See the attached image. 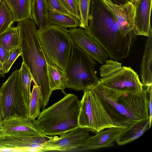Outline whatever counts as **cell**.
<instances>
[{"label": "cell", "mask_w": 152, "mask_h": 152, "mask_svg": "<svg viewBox=\"0 0 152 152\" xmlns=\"http://www.w3.org/2000/svg\"><path fill=\"white\" fill-rule=\"evenodd\" d=\"M41 91L40 87L34 84L31 93L28 107V118L33 121L40 113Z\"/></svg>", "instance_id": "25"}, {"label": "cell", "mask_w": 152, "mask_h": 152, "mask_svg": "<svg viewBox=\"0 0 152 152\" xmlns=\"http://www.w3.org/2000/svg\"><path fill=\"white\" fill-rule=\"evenodd\" d=\"M5 74L3 69L2 63L0 61V77L4 78Z\"/></svg>", "instance_id": "35"}, {"label": "cell", "mask_w": 152, "mask_h": 152, "mask_svg": "<svg viewBox=\"0 0 152 152\" xmlns=\"http://www.w3.org/2000/svg\"><path fill=\"white\" fill-rule=\"evenodd\" d=\"M126 129L113 127L102 130L95 135L89 136L77 149L79 151H88L112 146L117 138Z\"/></svg>", "instance_id": "15"}, {"label": "cell", "mask_w": 152, "mask_h": 152, "mask_svg": "<svg viewBox=\"0 0 152 152\" xmlns=\"http://www.w3.org/2000/svg\"><path fill=\"white\" fill-rule=\"evenodd\" d=\"M149 115L150 129L152 121V86L149 89Z\"/></svg>", "instance_id": "31"}, {"label": "cell", "mask_w": 152, "mask_h": 152, "mask_svg": "<svg viewBox=\"0 0 152 152\" xmlns=\"http://www.w3.org/2000/svg\"><path fill=\"white\" fill-rule=\"evenodd\" d=\"M152 30L146 39L140 67V81L144 86L152 85Z\"/></svg>", "instance_id": "17"}, {"label": "cell", "mask_w": 152, "mask_h": 152, "mask_svg": "<svg viewBox=\"0 0 152 152\" xmlns=\"http://www.w3.org/2000/svg\"><path fill=\"white\" fill-rule=\"evenodd\" d=\"M68 33L75 44L84 50L101 64L109 58L101 46L88 36L82 28H70Z\"/></svg>", "instance_id": "12"}, {"label": "cell", "mask_w": 152, "mask_h": 152, "mask_svg": "<svg viewBox=\"0 0 152 152\" xmlns=\"http://www.w3.org/2000/svg\"><path fill=\"white\" fill-rule=\"evenodd\" d=\"M102 0L123 30L129 34L137 37L134 24L135 8L133 4L129 1L118 5L111 0Z\"/></svg>", "instance_id": "13"}, {"label": "cell", "mask_w": 152, "mask_h": 152, "mask_svg": "<svg viewBox=\"0 0 152 152\" xmlns=\"http://www.w3.org/2000/svg\"><path fill=\"white\" fill-rule=\"evenodd\" d=\"M51 137L1 135L0 145L4 148L20 149L22 152H42L43 145Z\"/></svg>", "instance_id": "14"}, {"label": "cell", "mask_w": 152, "mask_h": 152, "mask_svg": "<svg viewBox=\"0 0 152 152\" xmlns=\"http://www.w3.org/2000/svg\"><path fill=\"white\" fill-rule=\"evenodd\" d=\"M0 132L2 136H49L42 132L34 120L17 115L2 119Z\"/></svg>", "instance_id": "11"}, {"label": "cell", "mask_w": 152, "mask_h": 152, "mask_svg": "<svg viewBox=\"0 0 152 152\" xmlns=\"http://www.w3.org/2000/svg\"><path fill=\"white\" fill-rule=\"evenodd\" d=\"M0 44L8 51L19 46V33L17 27L12 26L0 34Z\"/></svg>", "instance_id": "24"}, {"label": "cell", "mask_w": 152, "mask_h": 152, "mask_svg": "<svg viewBox=\"0 0 152 152\" xmlns=\"http://www.w3.org/2000/svg\"><path fill=\"white\" fill-rule=\"evenodd\" d=\"M80 20L79 26L85 29L88 25L91 0H77Z\"/></svg>", "instance_id": "27"}, {"label": "cell", "mask_w": 152, "mask_h": 152, "mask_svg": "<svg viewBox=\"0 0 152 152\" xmlns=\"http://www.w3.org/2000/svg\"><path fill=\"white\" fill-rule=\"evenodd\" d=\"M149 118L141 120L126 129L116 139L119 145H124L140 137L149 129Z\"/></svg>", "instance_id": "18"}, {"label": "cell", "mask_w": 152, "mask_h": 152, "mask_svg": "<svg viewBox=\"0 0 152 152\" xmlns=\"http://www.w3.org/2000/svg\"><path fill=\"white\" fill-rule=\"evenodd\" d=\"M9 51H8L0 44V61L2 63L6 59Z\"/></svg>", "instance_id": "32"}, {"label": "cell", "mask_w": 152, "mask_h": 152, "mask_svg": "<svg viewBox=\"0 0 152 152\" xmlns=\"http://www.w3.org/2000/svg\"><path fill=\"white\" fill-rule=\"evenodd\" d=\"M113 2L118 5L125 4L129 1L128 0H111Z\"/></svg>", "instance_id": "34"}, {"label": "cell", "mask_w": 152, "mask_h": 152, "mask_svg": "<svg viewBox=\"0 0 152 152\" xmlns=\"http://www.w3.org/2000/svg\"><path fill=\"white\" fill-rule=\"evenodd\" d=\"M14 22L11 10L3 0L0 5V34L12 26Z\"/></svg>", "instance_id": "26"}, {"label": "cell", "mask_w": 152, "mask_h": 152, "mask_svg": "<svg viewBox=\"0 0 152 152\" xmlns=\"http://www.w3.org/2000/svg\"><path fill=\"white\" fill-rule=\"evenodd\" d=\"M69 14L74 17L80 21V14L77 0H61Z\"/></svg>", "instance_id": "30"}, {"label": "cell", "mask_w": 152, "mask_h": 152, "mask_svg": "<svg viewBox=\"0 0 152 152\" xmlns=\"http://www.w3.org/2000/svg\"><path fill=\"white\" fill-rule=\"evenodd\" d=\"M48 20L50 24L66 28H76L79 26L80 21L70 14L49 12Z\"/></svg>", "instance_id": "21"}, {"label": "cell", "mask_w": 152, "mask_h": 152, "mask_svg": "<svg viewBox=\"0 0 152 152\" xmlns=\"http://www.w3.org/2000/svg\"><path fill=\"white\" fill-rule=\"evenodd\" d=\"M32 19L18 22L20 35V56L28 68L33 82L40 87L41 108L47 105L52 91L49 86L47 62L40 45L36 25Z\"/></svg>", "instance_id": "3"}, {"label": "cell", "mask_w": 152, "mask_h": 152, "mask_svg": "<svg viewBox=\"0 0 152 152\" xmlns=\"http://www.w3.org/2000/svg\"><path fill=\"white\" fill-rule=\"evenodd\" d=\"M1 136V133L0 132V137Z\"/></svg>", "instance_id": "39"}, {"label": "cell", "mask_w": 152, "mask_h": 152, "mask_svg": "<svg viewBox=\"0 0 152 152\" xmlns=\"http://www.w3.org/2000/svg\"><path fill=\"white\" fill-rule=\"evenodd\" d=\"M86 34L96 41L109 59L119 61L128 57L137 37L126 33L102 0H91Z\"/></svg>", "instance_id": "1"}, {"label": "cell", "mask_w": 152, "mask_h": 152, "mask_svg": "<svg viewBox=\"0 0 152 152\" xmlns=\"http://www.w3.org/2000/svg\"><path fill=\"white\" fill-rule=\"evenodd\" d=\"M47 66L49 84L51 91L60 90L65 94V90L66 87L64 72L47 63Z\"/></svg>", "instance_id": "22"}, {"label": "cell", "mask_w": 152, "mask_h": 152, "mask_svg": "<svg viewBox=\"0 0 152 152\" xmlns=\"http://www.w3.org/2000/svg\"><path fill=\"white\" fill-rule=\"evenodd\" d=\"M0 90L2 119L14 115L28 118V109L23 97L19 69L12 72Z\"/></svg>", "instance_id": "9"}, {"label": "cell", "mask_w": 152, "mask_h": 152, "mask_svg": "<svg viewBox=\"0 0 152 152\" xmlns=\"http://www.w3.org/2000/svg\"><path fill=\"white\" fill-rule=\"evenodd\" d=\"M118 61L109 59L100 68L99 81L110 88L138 93L142 91L143 85L139 75L130 66H122Z\"/></svg>", "instance_id": "7"}, {"label": "cell", "mask_w": 152, "mask_h": 152, "mask_svg": "<svg viewBox=\"0 0 152 152\" xmlns=\"http://www.w3.org/2000/svg\"><path fill=\"white\" fill-rule=\"evenodd\" d=\"M96 61L75 44L65 71L66 87L84 91L99 81L96 75Z\"/></svg>", "instance_id": "6"}, {"label": "cell", "mask_w": 152, "mask_h": 152, "mask_svg": "<svg viewBox=\"0 0 152 152\" xmlns=\"http://www.w3.org/2000/svg\"><path fill=\"white\" fill-rule=\"evenodd\" d=\"M83 92L80 101L78 117L79 126L95 134L102 130L117 127L95 92L91 88Z\"/></svg>", "instance_id": "8"}, {"label": "cell", "mask_w": 152, "mask_h": 152, "mask_svg": "<svg viewBox=\"0 0 152 152\" xmlns=\"http://www.w3.org/2000/svg\"><path fill=\"white\" fill-rule=\"evenodd\" d=\"M19 70L23 97L26 105L28 109L31 94V85L33 77L28 68L23 61Z\"/></svg>", "instance_id": "23"}, {"label": "cell", "mask_w": 152, "mask_h": 152, "mask_svg": "<svg viewBox=\"0 0 152 152\" xmlns=\"http://www.w3.org/2000/svg\"><path fill=\"white\" fill-rule=\"evenodd\" d=\"M61 100L40 113L34 121L48 136L60 135L78 127L80 101L76 95L66 94Z\"/></svg>", "instance_id": "4"}, {"label": "cell", "mask_w": 152, "mask_h": 152, "mask_svg": "<svg viewBox=\"0 0 152 152\" xmlns=\"http://www.w3.org/2000/svg\"><path fill=\"white\" fill-rule=\"evenodd\" d=\"M152 0H136L134 24L136 35L148 37L151 27V15Z\"/></svg>", "instance_id": "16"}, {"label": "cell", "mask_w": 152, "mask_h": 152, "mask_svg": "<svg viewBox=\"0 0 152 152\" xmlns=\"http://www.w3.org/2000/svg\"><path fill=\"white\" fill-rule=\"evenodd\" d=\"M90 136L89 131L78 127L65 133L51 137L43 145L42 152L68 151L76 149Z\"/></svg>", "instance_id": "10"}, {"label": "cell", "mask_w": 152, "mask_h": 152, "mask_svg": "<svg viewBox=\"0 0 152 152\" xmlns=\"http://www.w3.org/2000/svg\"><path fill=\"white\" fill-rule=\"evenodd\" d=\"M2 113L1 105V90L0 88V127L1 125L2 121Z\"/></svg>", "instance_id": "33"}, {"label": "cell", "mask_w": 152, "mask_h": 152, "mask_svg": "<svg viewBox=\"0 0 152 152\" xmlns=\"http://www.w3.org/2000/svg\"><path fill=\"white\" fill-rule=\"evenodd\" d=\"M2 0H0V4L1 3V1H2Z\"/></svg>", "instance_id": "38"}, {"label": "cell", "mask_w": 152, "mask_h": 152, "mask_svg": "<svg viewBox=\"0 0 152 152\" xmlns=\"http://www.w3.org/2000/svg\"><path fill=\"white\" fill-rule=\"evenodd\" d=\"M90 88L97 95L116 127L127 129L149 118V87L143 86L142 91L133 93L110 88L99 81Z\"/></svg>", "instance_id": "2"}, {"label": "cell", "mask_w": 152, "mask_h": 152, "mask_svg": "<svg viewBox=\"0 0 152 152\" xmlns=\"http://www.w3.org/2000/svg\"><path fill=\"white\" fill-rule=\"evenodd\" d=\"M4 148V146L0 145V150Z\"/></svg>", "instance_id": "37"}, {"label": "cell", "mask_w": 152, "mask_h": 152, "mask_svg": "<svg viewBox=\"0 0 152 152\" xmlns=\"http://www.w3.org/2000/svg\"><path fill=\"white\" fill-rule=\"evenodd\" d=\"M21 53L20 46L9 51L6 59L2 63L3 69L5 74L8 72L16 59L20 56Z\"/></svg>", "instance_id": "28"}, {"label": "cell", "mask_w": 152, "mask_h": 152, "mask_svg": "<svg viewBox=\"0 0 152 152\" xmlns=\"http://www.w3.org/2000/svg\"><path fill=\"white\" fill-rule=\"evenodd\" d=\"M130 2L133 4L136 0H128Z\"/></svg>", "instance_id": "36"}, {"label": "cell", "mask_w": 152, "mask_h": 152, "mask_svg": "<svg viewBox=\"0 0 152 152\" xmlns=\"http://www.w3.org/2000/svg\"></svg>", "instance_id": "40"}, {"label": "cell", "mask_w": 152, "mask_h": 152, "mask_svg": "<svg viewBox=\"0 0 152 152\" xmlns=\"http://www.w3.org/2000/svg\"><path fill=\"white\" fill-rule=\"evenodd\" d=\"M49 10L45 0H32L31 14L32 19L39 28L48 23Z\"/></svg>", "instance_id": "20"}, {"label": "cell", "mask_w": 152, "mask_h": 152, "mask_svg": "<svg viewBox=\"0 0 152 152\" xmlns=\"http://www.w3.org/2000/svg\"><path fill=\"white\" fill-rule=\"evenodd\" d=\"M49 12L69 14L61 0H45Z\"/></svg>", "instance_id": "29"}, {"label": "cell", "mask_w": 152, "mask_h": 152, "mask_svg": "<svg viewBox=\"0 0 152 152\" xmlns=\"http://www.w3.org/2000/svg\"><path fill=\"white\" fill-rule=\"evenodd\" d=\"M37 32L47 63L64 72L74 44L68 31L48 23Z\"/></svg>", "instance_id": "5"}, {"label": "cell", "mask_w": 152, "mask_h": 152, "mask_svg": "<svg viewBox=\"0 0 152 152\" xmlns=\"http://www.w3.org/2000/svg\"><path fill=\"white\" fill-rule=\"evenodd\" d=\"M10 9L14 22L32 19V0H3Z\"/></svg>", "instance_id": "19"}]
</instances>
